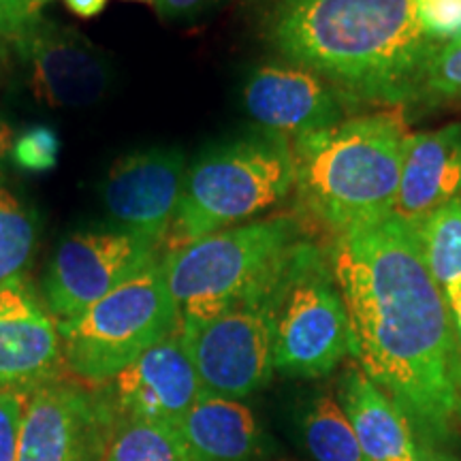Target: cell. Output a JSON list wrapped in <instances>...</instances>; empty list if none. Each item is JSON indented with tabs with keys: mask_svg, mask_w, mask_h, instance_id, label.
<instances>
[{
	"mask_svg": "<svg viewBox=\"0 0 461 461\" xmlns=\"http://www.w3.org/2000/svg\"><path fill=\"white\" fill-rule=\"evenodd\" d=\"M333 274L366 376L429 436L461 428V348L414 224L397 214L333 235Z\"/></svg>",
	"mask_w": 461,
	"mask_h": 461,
	"instance_id": "cell-1",
	"label": "cell"
},
{
	"mask_svg": "<svg viewBox=\"0 0 461 461\" xmlns=\"http://www.w3.org/2000/svg\"><path fill=\"white\" fill-rule=\"evenodd\" d=\"M269 39L344 99L397 107L425 95L442 43L420 31L414 0H278Z\"/></svg>",
	"mask_w": 461,
	"mask_h": 461,
	"instance_id": "cell-2",
	"label": "cell"
},
{
	"mask_svg": "<svg viewBox=\"0 0 461 461\" xmlns=\"http://www.w3.org/2000/svg\"><path fill=\"white\" fill-rule=\"evenodd\" d=\"M411 135L400 113L355 115L291 143L302 212L333 235L393 214Z\"/></svg>",
	"mask_w": 461,
	"mask_h": 461,
	"instance_id": "cell-3",
	"label": "cell"
},
{
	"mask_svg": "<svg viewBox=\"0 0 461 461\" xmlns=\"http://www.w3.org/2000/svg\"><path fill=\"white\" fill-rule=\"evenodd\" d=\"M303 238L295 216H272L165 252L160 265L180 319H207L267 297L288 252Z\"/></svg>",
	"mask_w": 461,
	"mask_h": 461,
	"instance_id": "cell-4",
	"label": "cell"
},
{
	"mask_svg": "<svg viewBox=\"0 0 461 461\" xmlns=\"http://www.w3.org/2000/svg\"><path fill=\"white\" fill-rule=\"evenodd\" d=\"M295 186L291 141L274 132L210 149L186 171L165 246L176 250L205 235L255 221Z\"/></svg>",
	"mask_w": 461,
	"mask_h": 461,
	"instance_id": "cell-5",
	"label": "cell"
},
{
	"mask_svg": "<svg viewBox=\"0 0 461 461\" xmlns=\"http://www.w3.org/2000/svg\"><path fill=\"white\" fill-rule=\"evenodd\" d=\"M274 370L319 378L353 355V331L330 252L299 240L272 291Z\"/></svg>",
	"mask_w": 461,
	"mask_h": 461,
	"instance_id": "cell-6",
	"label": "cell"
},
{
	"mask_svg": "<svg viewBox=\"0 0 461 461\" xmlns=\"http://www.w3.org/2000/svg\"><path fill=\"white\" fill-rule=\"evenodd\" d=\"M180 327L160 258L79 316L58 322L62 359L86 383L105 384Z\"/></svg>",
	"mask_w": 461,
	"mask_h": 461,
	"instance_id": "cell-7",
	"label": "cell"
},
{
	"mask_svg": "<svg viewBox=\"0 0 461 461\" xmlns=\"http://www.w3.org/2000/svg\"><path fill=\"white\" fill-rule=\"evenodd\" d=\"M269 299L272 293L207 319H180L182 346L203 393L241 400L269 383L276 372Z\"/></svg>",
	"mask_w": 461,
	"mask_h": 461,
	"instance_id": "cell-8",
	"label": "cell"
},
{
	"mask_svg": "<svg viewBox=\"0 0 461 461\" xmlns=\"http://www.w3.org/2000/svg\"><path fill=\"white\" fill-rule=\"evenodd\" d=\"M158 244L126 230L71 235L58 246L43 280L45 303L58 322L79 316L158 261Z\"/></svg>",
	"mask_w": 461,
	"mask_h": 461,
	"instance_id": "cell-9",
	"label": "cell"
},
{
	"mask_svg": "<svg viewBox=\"0 0 461 461\" xmlns=\"http://www.w3.org/2000/svg\"><path fill=\"white\" fill-rule=\"evenodd\" d=\"M113 434L103 393L51 380L26 397L15 461H101Z\"/></svg>",
	"mask_w": 461,
	"mask_h": 461,
	"instance_id": "cell-10",
	"label": "cell"
},
{
	"mask_svg": "<svg viewBox=\"0 0 461 461\" xmlns=\"http://www.w3.org/2000/svg\"><path fill=\"white\" fill-rule=\"evenodd\" d=\"M9 50L24 65L37 101L50 107L95 105L113 82L112 65L88 37L43 14L9 39Z\"/></svg>",
	"mask_w": 461,
	"mask_h": 461,
	"instance_id": "cell-11",
	"label": "cell"
},
{
	"mask_svg": "<svg viewBox=\"0 0 461 461\" xmlns=\"http://www.w3.org/2000/svg\"><path fill=\"white\" fill-rule=\"evenodd\" d=\"M180 149L152 148L118 160L103 184V203L120 230L163 246L186 182Z\"/></svg>",
	"mask_w": 461,
	"mask_h": 461,
	"instance_id": "cell-12",
	"label": "cell"
},
{
	"mask_svg": "<svg viewBox=\"0 0 461 461\" xmlns=\"http://www.w3.org/2000/svg\"><path fill=\"white\" fill-rule=\"evenodd\" d=\"M101 393L112 408L115 425L120 420H149L176 428L203 395V387L176 330L105 383Z\"/></svg>",
	"mask_w": 461,
	"mask_h": 461,
	"instance_id": "cell-13",
	"label": "cell"
},
{
	"mask_svg": "<svg viewBox=\"0 0 461 461\" xmlns=\"http://www.w3.org/2000/svg\"><path fill=\"white\" fill-rule=\"evenodd\" d=\"M62 359L58 321L24 274L0 285V391L31 393L56 380Z\"/></svg>",
	"mask_w": 461,
	"mask_h": 461,
	"instance_id": "cell-14",
	"label": "cell"
},
{
	"mask_svg": "<svg viewBox=\"0 0 461 461\" xmlns=\"http://www.w3.org/2000/svg\"><path fill=\"white\" fill-rule=\"evenodd\" d=\"M246 112L280 137H302L342 122L344 96L321 75L297 65H265L244 88Z\"/></svg>",
	"mask_w": 461,
	"mask_h": 461,
	"instance_id": "cell-15",
	"label": "cell"
},
{
	"mask_svg": "<svg viewBox=\"0 0 461 461\" xmlns=\"http://www.w3.org/2000/svg\"><path fill=\"white\" fill-rule=\"evenodd\" d=\"M461 197V122L411 132L403 148L393 214L417 222Z\"/></svg>",
	"mask_w": 461,
	"mask_h": 461,
	"instance_id": "cell-16",
	"label": "cell"
},
{
	"mask_svg": "<svg viewBox=\"0 0 461 461\" xmlns=\"http://www.w3.org/2000/svg\"><path fill=\"white\" fill-rule=\"evenodd\" d=\"M339 406L353 425L367 461L419 457L412 423L361 367H350L339 380Z\"/></svg>",
	"mask_w": 461,
	"mask_h": 461,
	"instance_id": "cell-17",
	"label": "cell"
},
{
	"mask_svg": "<svg viewBox=\"0 0 461 461\" xmlns=\"http://www.w3.org/2000/svg\"><path fill=\"white\" fill-rule=\"evenodd\" d=\"M176 429L193 461H255L263 447L250 408L227 397L203 393Z\"/></svg>",
	"mask_w": 461,
	"mask_h": 461,
	"instance_id": "cell-18",
	"label": "cell"
},
{
	"mask_svg": "<svg viewBox=\"0 0 461 461\" xmlns=\"http://www.w3.org/2000/svg\"><path fill=\"white\" fill-rule=\"evenodd\" d=\"M431 278L442 291L453 321L461 308V197L412 222Z\"/></svg>",
	"mask_w": 461,
	"mask_h": 461,
	"instance_id": "cell-19",
	"label": "cell"
},
{
	"mask_svg": "<svg viewBox=\"0 0 461 461\" xmlns=\"http://www.w3.org/2000/svg\"><path fill=\"white\" fill-rule=\"evenodd\" d=\"M303 442L316 461H367L336 397L321 395L303 419Z\"/></svg>",
	"mask_w": 461,
	"mask_h": 461,
	"instance_id": "cell-20",
	"label": "cell"
},
{
	"mask_svg": "<svg viewBox=\"0 0 461 461\" xmlns=\"http://www.w3.org/2000/svg\"><path fill=\"white\" fill-rule=\"evenodd\" d=\"M105 461H193L180 431L149 420H120Z\"/></svg>",
	"mask_w": 461,
	"mask_h": 461,
	"instance_id": "cell-21",
	"label": "cell"
},
{
	"mask_svg": "<svg viewBox=\"0 0 461 461\" xmlns=\"http://www.w3.org/2000/svg\"><path fill=\"white\" fill-rule=\"evenodd\" d=\"M39 241V218L24 201L0 186V285L24 274Z\"/></svg>",
	"mask_w": 461,
	"mask_h": 461,
	"instance_id": "cell-22",
	"label": "cell"
},
{
	"mask_svg": "<svg viewBox=\"0 0 461 461\" xmlns=\"http://www.w3.org/2000/svg\"><path fill=\"white\" fill-rule=\"evenodd\" d=\"M417 20L431 41L451 43L461 39V0H414Z\"/></svg>",
	"mask_w": 461,
	"mask_h": 461,
	"instance_id": "cell-23",
	"label": "cell"
},
{
	"mask_svg": "<svg viewBox=\"0 0 461 461\" xmlns=\"http://www.w3.org/2000/svg\"><path fill=\"white\" fill-rule=\"evenodd\" d=\"M425 95L461 99V39L442 43L425 73Z\"/></svg>",
	"mask_w": 461,
	"mask_h": 461,
	"instance_id": "cell-24",
	"label": "cell"
},
{
	"mask_svg": "<svg viewBox=\"0 0 461 461\" xmlns=\"http://www.w3.org/2000/svg\"><path fill=\"white\" fill-rule=\"evenodd\" d=\"M58 148H60V143H58L54 131L37 126V129L26 131L20 140H15L11 157L24 169L48 171L56 165Z\"/></svg>",
	"mask_w": 461,
	"mask_h": 461,
	"instance_id": "cell-25",
	"label": "cell"
},
{
	"mask_svg": "<svg viewBox=\"0 0 461 461\" xmlns=\"http://www.w3.org/2000/svg\"><path fill=\"white\" fill-rule=\"evenodd\" d=\"M28 393L0 391V461H15L17 434Z\"/></svg>",
	"mask_w": 461,
	"mask_h": 461,
	"instance_id": "cell-26",
	"label": "cell"
},
{
	"mask_svg": "<svg viewBox=\"0 0 461 461\" xmlns=\"http://www.w3.org/2000/svg\"><path fill=\"white\" fill-rule=\"evenodd\" d=\"M39 14V0H0V41L9 45V39Z\"/></svg>",
	"mask_w": 461,
	"mask_h": 461,
	"instance_id": "cell-27",
	"label": "cell"
},
{
	"mask_svg": "<svg viewBox=\"0 0 461 461\" xmlns=\"http://www.w3.org/2000/svg\"><path fill=\"white\" fill-rule=\"evenodd\" d=\"M218 3L221 0H154V7L165 20H184V17L203 14Z\"/></svg>",
	"mask_w": 461,
	"mask_h": 461,
	"instance_id": "cell-28",
	"label": "cell"
},
{
	"mask_svg": "<svg viewBox=\"0 0 461 461\" xmlns=\"http://www.w3.org/2000/svg\"><path fill=\"white\" fill-rule=\"evenodd\" d=\"M51 3V0H39V7H45V5ZM65 3L68 11L77 17H84V20H90V17H96L103 14V9L107 7V0H60Z\"/></svg>",
	"mask_w": 461,
	"mask_h": 461,
	"instance_id": "cell-29",
	"label": "cell"
},
{
	"mask_svg": "<svg viewBox=\"0 0 461 461\" xmlns=\"http://www.w3.org/2000/svg\"><path fill=\"white\" fill-rule=\"evenodd\" d=\"M11 149H14V141H11V131L0 122V177H3L5 167L11 157Z\"/></svg>",
	"mask_w": 461,
	"mask_h": 461,
	"instance_id": "cell-30",
	"label": "cell"
},
{
	"mask_svg": "<svg viewBox=\"0 0 461 461\" xmlns=\"http://www.w3.org/2000/svg\"><path fill=\"white\" fill-rule=\"evenodd\" d=\"M7 54H9V45L5 41H0V68H3V62L7 60Z\"/></svg>",
	"mask_w": 461,
	"mask_h": 461,
	"instance_id": "cell-31",
	"label": "cell"
},
{
	"mask_svg": "<svg viewBox=\"0 0 461 461\" xmlns=\"http://www.w3.org/2000/svg\"><path fill=\"white\" fill-rule=\"evenodd\" d=\"M455 327H457V338H459V348H461V308L457 316H455Z\"/></svg>",
	"mask_w": 461,
	"mask_h": 461,
	"instance_id": "cell-32",
	"label": "cell"
},
{
	"mask_svg": "<svg viewBox=\"0 0 461 461\" xmlns=\"http://www.w3.org/2000/svg\"><path fill=\"white\" fill-rule=\"evenodd\" d=\"M425 461H455L451 457H445V455H431V457H423Z\"/></svg>",
	"mask_w": 461,
	"mask_h": 461,
	"instance_id": "cell-33",
	"label": "cell"
},
{
	"mask_svg": "<svg viewBox=\"0 0 461 461\" xmlns=\"http://www.w3.org/2000/svg\"><path fill=\"white\" fill-rule=\"evenodd\" d=\"M129 3H148V5H154V0H129Z\"/></svg>",
	"mask_w": 461,
	"mask_h": 461,
	"instance_id": "cell-34",
	"label": "cell"
},
{
	"mask_svg": "<svg viewBox=\"0 0 461 461\" xmlns=\"http://www.w3.org/2000/svg\"><path fill=\"white\" fill-rule=\"evenodd\" d=\"M406 461H425V459L420 457V455H419V457H414V459H406Z\"/></svg>",
	"mask_w": 461,
	"mask_h": 461,
	"instance_id": "cell-35",
	"label": "cell"
}]
</instances>
